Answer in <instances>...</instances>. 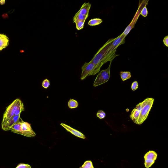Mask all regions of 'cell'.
<instances>
[{
    "mask_svg": "<svg viewBox=\"0 0 168 168\" xmlns=\"http://www.w3.org/2000/svg\"><path fill=\"white\" fill-rule=\"evenodd\" d=\"M103 65L101 63L95 64L91 61L85 63L81 67L82 71L81 74V80L85 79L88 76L96 74L99 72L101 67Z\"/></svg>",
    "mask_w": 168,
    "mask_h": 168,
    "instance_id": "6da1fadb",
    "label": "cell"
},
{
    "mask_svg": "<svg viewBox=\"0 0 168 168\" xmlns=\"http://www.w3.org/2000/svg\"><path fill=\"white\" fill-rule=\"evenodd\" d=\"M154 99L153 98H147L142 102V107L141 110L137 125H141L146 120L150 111L153 106Z\"/></svg>",
    "mask_w": 168,
    "mask_h": 168,
    "instance_id": "7a4b0ae2",
    "label": "cell"
},
{
    "mask_svg": "<svg viewBox=\"0 0 168 168\" xmlns=\"http://www.w3.org/2000/svg\"><path fill=\"white\" fill-rule=\"evenodd\" d=\"M19 99L15 100L9 106H8L4 113L1 123V127H3L8 121L14 116L18 107L22 103Z\"/></svg>",
    "mask_w": 168,
    "mask_h": 168,
    "instance_id": "3957f363",
    "label": "cell"
},
{
    "mask_svg": "<svg viewBox=\"0 0 168 168\" xmlns=\"http://www.w3.org/2000/svg\"><path fill=\"white\" fill-rule=\"evenodd\" d=\"M114 39H109L106 43L99 50L98 52L94 55L93 58L91 60V62L95 64H99L108 53L110 47Z\"/></svg>",
    "mask_w": 168,
    "mask_h": 168,
    "instance_id": "277c9868",
    "label": "cell"
},
{
    "mask_svg": "<svg viewBox=\"0 0 168 168\" xmlns=\"http://www.w3.org/2000/svg\"><path fill=\"white\" fill-rule=\"evenodd\" d=\"M111 63L110 62L109 67L107 69L102 70L97 76L93 83L94 87L102 85L108 81L110 77V70Z\"/></svg>",
    "mask_w": 168,
    "mask_h": 168,
    "instance_id": "5b68a950",
    "label": "cell"
},
{
    "mask_svg": "<svg viewBox=\"0 0 168 168\" xmlns=\"http://www.w3.org/2000/svg\"><path fill=\"white\" fill-rule=\"evenodd\" d=\"M22 135L29 137H33L36 136V134L32 129L30 123L22 121L21 125Z\"/></svg>",
    "mask_w": 168,
    "mask_h": 168,
    "instance_id": "8992f818",
    "label": "cell"
},
{
    "mask_svg": "<svg viewBox=\"0 0 168 168\" xmlns=\"http://www.w3.org/2000/svg\"><path fill=\"white\" fill-rule=\"evenodd\" d=\"M126 36L122 34L116 38H114L110 47L109 52H111L114 50L117 49V47L125 43V38Z\"/></svg>",
    "mask_w": 168,
    "mask_h": 168,
    "instance_id": "52a82bcc",
    "label": "cell"
},
{
    "mask_svg": "<svg viewBox=\"0 0 168 168\" xmlns=\"http://www.w3.org/2000/svg\"><path fill=\"white\" fill-rule=\"evenodd\" d=\"M142 102L139 103L136 105L135 108L131 112L130 115V118L133 122L137 124L140 116L141 110L142 107Z\"/></svg>",
    "mask_w": 168,
    "mask_h": 168,
    "instance_id": "ba28073f",
    "label": "cell"
},
{
    "mask_svg": "<svg viewBox=\"0 0 168 168\" xmlns=\"http://www.w3.org/2000/svg\"><path fill=\"white\" fill-rule=\"evenodd\" d=\"M21 119L20 115H14L8 121L3 127H2L3 130L5 131L10 130L12 126L20 121Z\"/></svg>",
    "mask_w": 168,
    "mask_h": 168,
    "instance_id": "9c48e42d",
    "label": "cell"
},
{
    "mask_svg": "<svg viewBox=\"0 0 168 168\" xmlns=\"http://www.w3.org/2000/svg\"><path fill=\"white\" fill-rule=\"evenodd\" d=\"M60 125L64 127L68 132H70L73 135L81 139H85L86 138L85 136L83 133L80 132V131L76 130L70 127V126L64 123H60Z\"/></svg>",
    "mask_w": 168,
    "mask_h": 168,
    "instance_id": "30bf717a",
    "label": "cell"
},
{
    "mask_svg": "<svg viewBox=\"0 0 168 168\" xmlns=\"http://www.w3.org/2000/svg\"><path fill=\"white\" fill-rule=\"evenodd\" d=\"M141 12V11H140L139 12V11H138L137 13H136L135 16L132 22H131L130 24L127 26V27L125 29L124 32L123 33V34H124L125 36H127L128 34L130 32V31L134 27L136 23V22H137L138 18L139 16H140Z\"/></svg>",
    "mask_w": 168,
    "mask_h": 168,
    "instance_id": "8fae6325",
    "label": "cell"
},
{
    "mask_svg": "<svg viewBox=\"0 0 168 168\" xmlns=\"http://www.w3.org/2000/svg\"><path fill=\"white\" fill-rule=\"evenodd\" d=\"M9 39L6 35L0 33V51L8 46Z\"/></svg>",
    "mask_w": 168,
    "mask_h": 168,
    "instance_id": "7c38bea8",
    "label": "cell"
},
{
    "mask_svg": "<svg viewBox=\"0 0 168 168\" xmlns=\"http://www.w3.org/2000/svg\"><path fill=\"white\" fill-rule=\"evenodd\" d=\"M91 4L89 3L85 2L81 6L80 9L78 12L83 15L88 17L89 10L90 9Z\"/></svg>",
    "mask_w": 168,
    "mask_h": 168,
    "instance_id": "4fadbf2b",
    "label": "cell"
},
{
    "mask_svg": "<svg viewBox=\"0 0 168 168\" xmlns=\"http://www.w3.org/2000/svg\"><path fill=\"white\" fill-rule=\"evenodd\" d=\"M23 120L22 119L20 121L15 123V125L12 126L10 128V130L11 132L18 134H22V129H21V125Z\"/></svg>",
    "mask_w": 168,
    "mask_h": 168,
    "instance_id": "5bb4252c",
    "label": "cell"
},
{
    "mask_svg": "<svg viewBox=\"0 0 168 168\" xmlns=\"http://www.w3.org/2000/svg\"><path fill=\"white\" fill-rule=\"evenodd\" d=\"M88 17V16L83 15L80 14V13L77 12L73 18V22L75 23L80 21L85 22Z\"/></svg>",
    "mask_w": 168,
    "mask_h": 168,
    "instance_id": "9a60e30c",
    "label": "cell"
},
{
    "mask_svg": "<svg viewBox=\"0 0 168 168\" xmlns=\"http://www.w3.org/2000/svg\"><path fill=\"white\" fill-rule=\"evenodd\" d=\"M157 154L153 151H149L144 155V159H148L154 160L155 161L157 157Z\"/></svg>",
    "mask_w": 168,
    "mask_h": 168,
    "instance_id": "2e32d148",
    "label": "cell"
},
{
    "mask_svg": "<svg viewBox=\"0 0 168 168\" xmlns=\"http://www.w3.org/2000/svg\"><path fill=\"white\" fill-rule=\"evenodd\" d=\"M102 22V20L99 18H94L89 21L88 24L91 26H96L100 24Z\"/></svg>",
    "mask_w": 168,
    "mask_h": 168,
    "instance_id": "e0dca14e",
    "label": "cell"
},
{
    "mask_svg": "<svg viewBox=\"0 0 168 168\" xmlns=\"http://www.w3.org/2000/svg\"><path fill=\"white\" fill-rule=\"evenodd\" d=\"M121 78L123 81H124L129 79L131 77V75L130 72H121L120 73Z\"/></svg>",
    "mask_w": 168,
    "mask_h": 168,
    "instance_id": "ac0fdd59",
    "label": "cell"
},
{
    "mask_svg": "<svg viewBox=\"0 0 168 168\" xmlns=\"http://www.w3.org/2000/svg\"><path fill=\"white\" fill-rule=\"evenodd\" d=\"M78 102L74 99H70L68 102V106L69 108L73 109L78 107Z\"/></svg>",
    "mask_w": 168,
    "mask_h": 168,
    "instance_id": "d6986e66",
    "label": "cell"
},
{
    "mask_svg": "<svg viewBox=\"0 0 168 168\" xmlns=\"http://www.w3.org/2000/svg\"><path fill=\"white\" fill-rule=\"evenodd\" d=\"M155 161L154 160L146 159H144V164L146 168L151 167L154 163Z\"/></svg>",
    "mask_w": 168,
    "mask_h": 168,
    "instance_id": "ffe728a7",
    "label": "cell"
},
{
    "mask_svg": "<svg viewBox=\"0 0 168 168\" xmlns=\"http://www.w3.org/2000/svg\"><path fill=\"white\" fill-rule=\"evenodd\" d=\"M80 168H94L92 162L91 161H85L82 166Z\"/></svg>",
    "mask_w": 168,
    "mask_h": 168,
    "instance_id": "44dd1931",
    "label": "cell"
},
{
    "mask_svg": "<svg viewBox=\"0 0 168 168\" xmlns=\"http://www.w3.org/2000/svg\"><path fill=\"white\" fill-rule=\"evenodd\" d=\"M24 104L22 102V103L21 104L19 107H18L16 111L15 115H20L21 113L22 112L24 111Z\"/></svg>",
    "mask_w": 168,
    "mask_h": 168,
    "instance_id": "7402d4cb",
    "label": "cell"
},
{
    "mask_svg": "<svg viewBox=\"0 0 168 168\" xmlns=\"http://www.w3.org/2000/svg\"><path fill=\"white\" fill-rule=\"evenodd\" d=\"M85 22L84 21H80L75 23L76 26V28H77L78 30H80L82 29L83 28L84 24H85Z\"/></svg>",
    "mask_w": 168,
    "mask_h": 168,
    "instance_id": "603a6c76",
    "label": "cell"
},
{
    "mask_svg": "<svg viewBox=\"0 0 168 168\" xmlns=\"http://www.w3.org/2000/svg\"><path fill=\"white\" fill-rule=\"evenodd\" d=\"M97 116L100 119H103L106 116V114L102 110H99L97 113Z\"/></svg>",
    "mask_w": 168,
    "mask_h": 168,
    "instance_id": "cb8c5ba5",
    "label": "cell"
},
{
    "mask_svg": "<svg viewBox=\"0 0 168 168\" xmlns=\"http://www.w3.org/2000/svg\"><path fill=\"white\" fill-rule=\"evenodd\" d=\"M50 85V82L49 80L46 79L44 80L42 83V86H43V88L45 89H47Z\"/></svg>",
    "mask_w": 168,
    "mask_h": 168,
    "instance_id": "d4e9b609",
    "label": "cell"
},
{
    "mask_svg": "<svg viewBox=\"0 0 168 168\" xmlns=\"http://www.w3.org/2000/svg\"><path fill=\"white\" fill-rule=\"evenodd\" d=\"M148 10L147 9L146 6L144 7L142 10H141L140 14L143 16L144 17H146L148 15Z\"/></svg>",
    "mask_w": 168,
    "mask_h": 168,
    "instance_id": "484cf974",
    "label": "cell"
},
{
    "mask_svg": "<svg viewBox=\"0 0 168 168\" xmlns=\"http://www.w3.org/2000/svg\"><path fill=\"white\" fill-rule=\"evenodd\" d=\"M138 88V84L137 81H135L133 82L131 85V89L132 90L134 91Z\"/></svg>",
    "mask_w": 168,
    "mask_h": 168,
    "instance_id": "4316f807",
    "label": "cell"
},
{
    "mask_svg": "<svg viewBox=\"0 0 168 168\" xmlns=\"http://www.w3.org/2000/svg\"><path fill=\"white\" fill-rule=\"evenodd\" d=\"M15 168H31L30 165L28 164H20Z\"/></svg>",
    "mask_w": 168,
    "mask_h": 168,
    "instance_id": "83f0119b",
    "label": "cell"
},
{
    "mask_svg": "<svg viewBox=\"0 0 168 168\" xmlns=\"http://www.w3.org/2000/svg\"><path fill=\"white\" fill-rule=\"evenodd\" d=\"M163 41L164 46L168 47V36H165Z\"/></svg>",
    "mask_w": 168,
    "mask_h": 168,
    "instance_id": "f1b7e54d",
    "label": "cell"
},
{
    "mask_svg": "<svg viewBox=\"0 0 168 168\" xmlns=\"http://www.w3.org/2000/svg\"><path fill=\"white\" fill-rule=\"evenodd\" d=\"M5 1L4 0H1L0 1V4L1 5H4L5 4Z\"/></svg>",
    "mask_w": 168,
    "mask_h": 168,
    "instance_id": "f546056e",
    "label": "cell"
}]
</instances>
